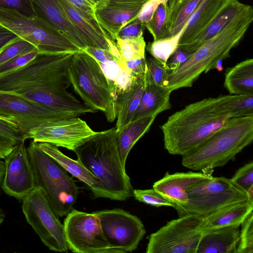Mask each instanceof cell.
I'll return each mask as SVG.
<instances>
[{"mask_svg": "<svg viewBox=\"0 0 253 253\" xmlns=\"http://www.w3.org/2000/svg\"><path fill=\"white\" fill-rule=\"evenodd\" d=\"M115 127L96 134L74 151L78 160L99 180L94 198L123 201L133 196L129 176L122 165Z\"/></svg>", "mask_w": 253, "mask_h": 253, "instance_id": "6da1fadb", "label": "cell"}, {"mask_svg": "<svg viewBox=\"0 0 253 253\" xmlns=\"http://www.w3.org/2000/svg\"><path fill=\"white\" fill-rule=\"evenodd\" d=\"M230 118L220 108L217 97L190 104L160 126L164 147L170 154L183 156L204 143Z\"/></svg>", "mask_w": 253, "mask_h": 253, "instance_id": "7a4b0ae2", "label": "cell"}, {"mask_svg": "<svg viewBox=\"0 0 253 253\" xmlns=\"http://www.w3.org/2000/svg\"><path fill=\"white\" fill-rule=\"evenodd\" d=\"M253 21L252 5L233 19L223 29L193 52L190 58L173 72H169L166 87L170 91L192 86L203 73L214 69L219 60L230 56Z\"/></svg>", "mask_w": 253, "mask_h": 253, "instance_id": "3957f363", "label": "cell"}, {"mask_svg": "<svg viewBox=\"0 0 253 253\" xmlns=\"http://www.w3.org/2000/svg\"><path fill=\"white\" fill-rule=\"evenodd\" d=\"M253 140V116L230 118L226 124L197 148L182 156V165L212 174Z\"/></svg>", "mask_w": 253, "mask_h": 253, "instance_id": "277c9868", "label": "cell"}, {"mask_svg": "<svg viewBox=\"0 0 253 253\" xmlns=\"http://www.w3.org/2000/svg\"><path fill=\"white\" fill-rule=\"evenodd\" d=\"M75 53L39 54L24 66L0 75V91L18 95L66 90L71 85L68 68Z\"/></svg>", "mask_w": 253, "mask_h": 253, "instance_id": "5b68a950", "label": "cell"}, {"mask_svg": "<svg viewBox=\"0 0 253 253\" xmlns=\"http://www.w3.org/2000/svg\"><path fill=\"white\" fill-rule=\"evenodd\" d=\"M36 187L42 191L50 207L58 217L66 216L77 202L79 189L74 180L38 143L31 141L27 148Z\"/></svg>", "mask_w": 253, "mask_h": 253, "instance_id": "8992f818", "label": "cell"}, {"mask_svg": "<svg viewBox=\"0 0 253 253\" xmlns=\"http://www.w3.org/2000/svg\"><path fill=\"white\" fill-rule=\"evenodd\" d=\"M68 76L75 91L84 103L104 113L109 122L117 118L115 97L98 63L81 50L75 53L68 68Z\"/></svg>", "mask_w": 253, "mask_h": 253, "instance_id": "52a82bcc", "label": "cell"}, {"mask_svg": "<svg viewBox=\"0 0 253 253\" xmlns=\"http://www.w3.org/2000/svg\"><path fill=\"white\" fill-rule=\"evenodd\" d=\"M0 24L33 44L39 54L77 53L81 50L67 36L41 18L0 8Z\"/></svg>", "mask_w": 253, "mask_h": 253, "instance_id": "ba28073f", "label": "cell"}, {"mask_svg": "<svg viewBox=\"0 0 253 253\" xmlns=\"http://www.w3.org/2000/svg\"><path fill=\"white\" fill-rule=\"evenodd\" d=\"M187 204L177 211L179 216L193 214L207 216L228 205L250 200L248 194L230 179L212 177L189 188Z\"/></svg>", "mask_w": 253, "mask_h": 253, "instance_id": "9c48e42d", "label": "cell"}, {"mask_svg": "<svg viewBox=\"0 0 253 253\" xmlns=\"http://www.w3.org/2000/svg\"><path fill=\"white\" fill-rule=\"evenodd\" d=\"M22 210L27 223L50 251L67 252L64 225L50 207L43 192L36 187L22 200Z\"/></svg>", "mask_w": 253, "mask_h": 253, "instance_id": "30bf717a", "label": "cell"}, {"mask_svg": "<svg viewBox=\"0 0 253 253\" xmlns=\"http://www.w3.org/2000/svg\"><path fill=\"white\" fill-rule=\"evenodd\" d=\"M203 218L186 214L169 221L149 237L146 253H196Z\"/></svg>", "mask_w": 253, "mask_h": 253, "instance_id": "8fae6325", "label": "cell"}, {"mask_svg": "<svg viewBox=\"0 0 253 253\" xmlns=\"http://www.w3.org/2000/svg\"><path fill=\"white\" fill-rule=\"evenodd\" d=\"M64 229L69 250L76 253H116L105 238L94 213L73 209L64 219Z\"/></svg>", "mask_w": 253, "mask_h": 253, "instance_id": "7c38bea8", "label": "cell"}, {"mask_svg": "<svg viewBox=\"0 0 253 253\" xmlns=\"http://www.w3.org/2000/svg\"><path fill=\"white\" fill-rule=\"evenodd\" d=\"M93 212L99 219L107 242L116 253L132 252L137 248L146 233L138 217L119 208Z\"/></svg>", "mask_w": 253, "mask_h": 253, "instance_id": "4fadbf2b", "label": "cell"}, {"mask_svg": "<svg viewBox=\"0 0 253 253\" xmlns=\"http://www.w3.org/2000/svg\"><path fill=\"white\" fill-rule=\"evenodd\" d=\"M96 133L78 117L42 123L25 134V139L45 142L74 151Z\"/></svg>", "mask_w": 253, "mask_h": 253, "instance_id": "5bb4252c", "label": "cell"}, {"mask_svg": "<svg viewBox=\"0 0 253 253\" xmlns=\"http://www.w3.org/2000/svg\"><path fill=\"white\" fill-rule=\"evenodd\" d=\"M0 116L14 120L25 134L44 122L73 117L20 96L1 91Z\"/></svg>", "mask_w": 253, "mask_h": 253, "instance_id": "9a60e30c", "label": "cell"}, {"mask_svg": "<svg viewBox=\"0 0 253 253\" xmlns=\"http://www.w3.org/2000/svg\"><path fill=\"white\" fill-rule=\"evenodd\" d=\"M25 142L15 147L4 158L1 188L7 195L22 200L35 187L34 175Z\"/></svg>", "mask_w": 253, "mask_h": 253, "instance_id": "2e32d148", "label": "cell"}, {"mask_svg": "<svg viewBox=\"0 0 253 253\" xmlns=\"http://www.w3.org/2000/svg\"><path fill=\"white\" fill-rule=\"evenodd\" d=\"M148 0H101L95 4L96 20L110 38L116 41L124 26L135 20Z\"/></svg>", "mask_w": 253, "mask_h": 253, "instance_id": "e0dca14e", "label": "cell"}, {"mask_svg": "<svg viewBox=\"0 0 253 253\" xmlns=\"http://www.w3.org/2000/svg\"><path fill=\"white\" fill-rule=\"evenodd\" d=\"M211 174L203 172H167L165 176L155 182L153 188L172 203L178 211L188 203L187 190L202 182L211 179Z\"/></svg>", "mask_w": 253, "mask_h": 253, "instance_id": "ac0fdd59", "label": "cell"}, {"mask_svg": "<svg viewBox=\"0 0 253 253\" xmlns=\"http://www.w3.org/2000/svg\"><path fill=\"white\" fill-rule=\"evenodd\" d=\"M36 16L67 36L81 50L87 47L83 36L58 0H31Z\"/></svg>", "mask_w": 253, "mask_h": 253, "instance_id": "d6986e66", "label": "cell"}, {"mask_svg": "<svg viewBox=\"0 0 253 253\" xmlns=\"http://www.w3.org/2000/svg\"><path fill=\"white\" fill-rule=\"evenodd\" d=\"M248 5L238 0H231L203 30L187 42L178 46V48L187 52H194L205 42L223 29L244 11Z\"/></svg>", "mask_w": 253, "mask_h": 253, "instance_id": "ffe728a7", "label": "cell"}, {"mask_svg": "<svg viewBox=\"0 0 253 253\" xmlns=\"http://www.w3.org/2000/svg\"><path fill=\"white\" fill-rule=\"evenodd\" d=\"M145 85L139 105L132 121L170 109L171 91L157 85L150 79L147 68L144 75Z\"/></svg>", "mask_w": 253, "mask_h": 253, "instance_id": "44dd1931", "label": "cell"}, {"mask_svg": "<svg viewBox=\"0 0 253 253\" xmlns=\"http://www.w3.org/2000/svg\"><path fill=\"white\" fill-rule=\"evenodd\" d=\"M239 233V227L233 226L203 231L196 253H234Z\"/></svg>", "mask_w": 253, "mask_h": 253, "instance_id": "7402d4cb", "label": "cell"}, {"mask_svg": "<svg viewBox=\"0 0 253 253\" xmlns=\"http://www.w3.org/2000/svg\"><path fill=\"white\" fill-rule=\"evenodd\" d=\"M230 1L201 0L186 23L178 46L187 42L203 30Z\"/></svg>", "mask_w": 253, "mask_h": 253, "instance_id": "603a6c76", "label": "cell"}, {"mask_svg": "<svg viewBox=\"0 0 253 253\" xmlns=\"http://www.w3.org/2000/svg\"><path fill=\"white\" fill-rule=\"evenodd\" d=\"M144 85V76L133 78L129 85L117 95L115 100L117 122L115 127L117 132L132 120L139 105Z\"/></svg>", "mask_w": 253, "mask_h": 253, "instance_id": "cb8c5ba5", "label": "cell"}, {"mask_svg": "<svg viewBox=\"0 0 253 253\" xmlns=\"http://www.w3.org/2000/svg\"><path fill=\"white\" fill-rule=\"evenodd\" d=\"M253 210V201L240 202L225 206L203 218L202 231L214 228L238 226Z\"/></svg>", "mask_w": 253, "mask_h": 253, "instance_id": "d4e9b609", "label": "cell"}, {"mask_svg": "<svg viewBox=\"0 0 253 253\" xmlns=\"http://www.w3.org/2000/svg\"><path fill=\"white\" fill-rule=\"evenodd\" d=\"M39 147L73 176L85 183L92 191L99 183L97 177L78 159L73 160L62 153L58 147L48 143L39 142Z\"/></svg>", "mask_w": 253, "mask_h": 253, "instance_id": "484cf974", "label": "cell"}, {"mask_svg": "<svg viewBox=\"0 0 253 253\" xmlns=\"http://www.w3.org/2000/svg\"><path fill=\"white\" fill-rule=\"evenodd\" d=\"M156 115L132 121L117 132L118 151L122 165L126 169L127 156L136 142L149 129Z\"/></svg>", "mask_w": 253, "mask_h": 253, "instance_id": "4316f807", "label": "cell"}, {"mask_svg": "<svg viewBox=\"0 0 253 253\" xmlns=\"http://www.w3.org/2000/svg\"><path fill=\"white\" fill-rule=\"evenodd\" d=\"M224 85L233 95L253 94V59H247L228 69Z\"/></svg>", "mask_w": 253, "mask_h": 253, "instance_id": "83f0119b", "label": "cell"}, {"mask_svg": "<svg viewBox=\"0 0 253 253\" xmlns=\"http://www.w3.org/2000/svg\"><path fill=\"white\" fill-rule=\"evenodd\" d=\"M220 108L231 118L253 116V94L217 97Z\"/></svg>", "mask_w": 253, "mask_h": 253, "instance_id": "f1b7e54d", "label": "cell"}, {"mask_svg": "<svg viewBox=\"0 0 253 253\" xmlns=\"http://www.w3.org/2000/svg\"><path fill=\"white\" fill-rule=\"evenodd\" d=\"M25 140V134L16 122L0 118V159H4L15 147Z\"/></svg>", "mask_w": 253, "mask_h": 253, "instance_id": "f546056e", "label": "cell"}, {"mask_svg": "<svg viewBox=\"0 0 253 253\" xmlns=\"http://www.w3.org/2000/svg\"><path fill=\"white\" fill-rule=\"evenodd\" d=\"M187 23L176 34L153 41L146 47L150 54L163 64L167 65L169 57L178 48L180 37L184 32Z\"/></svg>", "mask_w": 253, "mask_h": 253, "instance_id": "4dcf8cb0", "label": "cell"}, {"mask_svg": "<svg viewBox=\"0 0 253 253\" xmlns=\"http://www.w3.org/2000/svg\"><path fill=\"white\" fill-rule=\"evenodd\" d=\"M170 14L168 3H160L152 19L144 25L152 36L154 41L168 37Z\"/></svg>", "mask_w": 253, "mask_h": 253, "instance_id": "1f68e13d", "label": "cell"}, {"mask_svg": "<svg viewBox=\"0 0 253 253\" xmlns=\"http://www.w3.org/2000/svg\"><path fill=\"white\" fill-rule=\"evenodd\" d=\"M201 0H182L170 11L169 36L177 33L187 23Z\"/></svg>", "mask_w": 253, "mask_h": 253, "instance_id": "d6a6232c", "label": "cell"}, {"mask_svg": "<svg viewBox=\"0 0 253 253\" xmlns=\"http://www.w3.org/2000/svg\"><path fill=\"white\" fill-rule=\"evenodd\" d=\"M120 53L124 60H131L145 57L146 43L143 34L126 39L116 38Z\"/></svg>", "mask_w": 253, "mask_h": 253, "instance_id": "836d02e7", "label": "cell"}, {"mask_svg": "<svg viewBox=\"0 0 253 253\" xmlns=\"http://www.w3.org/2000/svg\"><path fill=\"white\" fill-rule=\"evenodd\" d=\"M239 238L234 253H253V212L241 224Z\"/></svg>", "mask_w": 253, "mask_h": 253, "instance_id": "e575fe53", "label": "cell"}, {"mask_svg": "<svg viewBox=\"0 0 253 253\" xmlns=\"http://www.w3.org/2000/svg\"><path fill=\"white\" fill-rule=\"evenodd\" d=\"M35 49L37 48L33 44L22 38H19L0 50V66L18 55Z\"/></svg>", "mask_w": 253, "mask_h": 253, "instance_id": "d590c367", "label": "cell"}, {"mask_svg": "<svg viewBox=\"0 0 253 253\" xmlns=\"http://www.w3.org/2000/svg\"><path fill=\"white\" fill-rule=\"evenodd\" d=\"M133 196L136 200L152 206L157 207L165 206L173 208L174 207L172 203L153 188L145 190L133 189Z\"/></svg>", "mask_w": 253, "mask_h": 253, "instance_id": "8d00e7d4", "label": "cell"}, {"mask_svg": "<svg viewBox=\"0 0 253 253\" xmlns=\"http://www.w3.org/2000/svg\"><path fill=\"white\" fill-rule=\"evenodd\" d=\"M147 71L152 81L157 85L166 87L169 70L167 66L154 58L147 60Z\"/></svg>", "mask_w": 253, "mask_h": 253, "instance_id": "74e56055", "label": "cell"}, {"mask_svg": "<svg viewBox=\"0 0 253 253\" xmlns=\"http://www.w3.org/2000/svg\"><path fill=\"white\" fill-rule=\"evenodd\" d=\"M230 179L234 184L248 193L253 189V162L251 161L241 167Z\"/></svg>", "mask_w": 253, "mask_h": 253, "instance_id": "f35d334b", "label": "cell"}, {"mask_svg": "<svg viewBox=\"0 0 253 253\" xmlns=\"http://www.w3.org/2000/svg\"><path fill=\"white\" fill-rule=\"evenodd\" d=\"M39 54L37 49L18 55L0 66V75L14 71L26 65Z\"/></svg>", "mask_w": 253, "mask_h": 253, "instance_id": "ab89813d", "label": "cell"}, {"mask_svg": "<svg viewBox=\"0 0 253 253\" xmlns=\"http://www.w3.org/2000/svg\"><path fill=\"white\" fill-rule=\"evenodd\" d=\"M0 8L13 9L28 17L36 16L31 0H0Z\"/></svg>", "mask_w": 253, "mask_h": 253, "instance_id": "60d3db41", "label": "cell"}, {"mask_svg": "<svg viewBox=\"0 0 253 253\" xmlns=\"http://www.w3.org/2000/svg\"><path fill=\"white\" fill-rule=\"evenodd\" d=\"M82 50L90 55L97 62L103 63L109 61L115 60L118 62L122 66L124 65V60H120L118 59L109 50L88 46L84 47Z\"/></svg>", "mask_w": 253, "mask_h": 253, "instance_id": "b9f144b4", "label": "cell"}, {"mask_svg": "<svg viewBox=\"0 0 253 253\" xmlns=\"http://www.w3.org/2000/svg\"><path fill=\"white\" fill-rule=\"evenodd\" d=\"M144 28V25L136 18L123 27L119 32L117 38L126 39L137 37L143 34Z\"/></svg>", "mask_w": 253, "mask_h": 253, "instance_id": "7bdbcfd3", "label": "cell"}, {"mask_svg": "<svg viewBox=\"0 0 253 253\" xmlns=\"http://www.w3.org/2000/svg\"><path fill=\"white\" fill-rule=\"evenodd\" d=\"M124 65L130 76L134 78H142L147 68L146 57L131 60H124Z\"/></svg>", "mask_w": 253, "mask_h": 253, "instance_id": "ee69618b", "label": "cell"}, {"mask_svg": "<svg viewBox=\"0 0 253 253\" xmlns=\"http://www.w3.org/2000/svg\"><path fill=\"white\" fill-rule=\"evenodd\" d=\"M192 53L177 48L171 55L169 61L167 63L169 72H173L181 66L190 58Z\"/></svg>", "mask_w": 253, "mask_h": 253, "instance_id": "f6af8a7d", "label": "cell"}, {"mask_svg": "<svg viewBox=\"0 0 253 253\" xmlns=\"http://www.w3.org/2000/svg\"><path fill=\"white\" fill-rule=\"evenodd\" d=\"M160 2L157 0H148L142 6L137 19L144 25L152 18Z\"/></svg>", "mask_w": 253, "mask_h": 253, "instance_id": "bcb514c9", "label": "cell"}, {"mask_svg": "<svg viewBox=\"0 0 253 253\" xmlns=\"http://www.w3.org/2000/svg\"><path fill=\"white\" fill-rule=\"evenodd\" d=\"M67 0L85 15L92 20H96L94 13L95 3L92 0Z\"/></svg>", "mask_w": 253, "mask_h": 253, "instance_id": "7dc6e473", "label": "cell"}, {"mask_svg": "<svg viewBox=\"0 0 253 253\" xmlns=\"http://www.w3.org/2000/svg\"><path fill=\"white\" fill-rule=\"evenodd\" d=\"M19 37L12 31L0 24V50Z\"/></svg>", "mask_w": 253, "mask_h": 253, "instance_id": "c3c4849f", "label": "cell"}, {"mask_svg": "<svg viewBox=\"0 0 253 253\" xmlns=\"http://www.w3.org/2000/svg\"><path fill=\"white\" fill-rule=\"evenodd\" d=\"M5 167L4 162L0 159V189L1 188L5 173Z\"/></svg>", "mask_w": 253, "mask_h": 253, "instance_id": "681fc988", "label": "cell"}, {"mask_svg": "<svg viewBox=\"0 0 253 253\" xmlns=\"http://www.w3.org/2000/svg\"><path fill=\"white\" fill-rule=\"evenodd\" d=\"M5 212L3 209L0 206V229L3 224L4 219H5Z\"/></svg>", "mask_w": 253, "mask_h": 253, "instance_id": "f907efd6", "label": "cell"}, {"mask_svg": "<svg viewBox=\"0 0 253 253\" xmlns=\"http://www.w3.org/2000/svg\"><path fill=\"white\" fill-rule=\"evenodd\" d=\"M214 69H217L218 71H222L223 68L222 65V60L218 61L215 65Z\"/></svg>", "mask_w": 253, "mask_h": 253, "instance_id": "816d5d0a", "label": "cell"}, {"mask_svg": "<svg viewBox=\"0 0 253 253\" xmlns=\"http://www.w3.org/2000/svg\"><path fill=\"white\" fill-rule=\"evenodd\" d=\"M158 0L160 3H168L169 0Z\"/></svg>", "mask_w": 253, "mask_h": 253, "instance_id": "f5cc1de1", "label": "cell"}, {"mask_svg": "<svg viewBox=\"0 0 253 253\" xmlns=\"http://www.w3.org/2000/svg\"><path fill=\"white\" fill-rule=\"evenodd\" d=\"M0 119H2L3 120H12V121H14L12 119H9V118H5V117H2V116H0ZM15 122V121H14Z\"/></svg>", "mask_w": 253, "mask_h": 253, "instance_id": "db71d44e", "label": "cell"}, {"mask_svg": "<svg viewBox=\"0 0 253 253\" xmlns=\"http://www.w3.org/2000/svg\"><path fill=\"white\" fill-rule=\"evenodd\" d=\"M95 4L101 0H92Z\"/></svg>", "mask_w": 253, "mask_h": 253, "instance_id": "11a10c76", "label": "cell"}, {"mask_svg": "<svg viewBox=\"0 0 253 253\" xmlns=\"http://www.w3.org/2000/svg\"></svg>", "mask_w": 253, "mask_h": 253, "instance_id": "9f6ffc18", "label": "cell"}]
</instances>
